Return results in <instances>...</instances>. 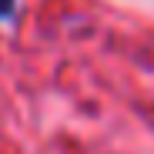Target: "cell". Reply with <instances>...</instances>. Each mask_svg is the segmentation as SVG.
I'll return each instance as SVG.
<instances>
[{"label":"cell","mask_w":154,"mask_h":154,"mask_svg":"<svg viewBox=\"0 0 154 154\" xmlns=\"http://www.w3.org/2000/svg\"><path fill=\"white\" fill-rule=\"evenodd\" d=\"M14 7H17V0H0V17H10Z\"/></svg>","instance_id":"cell-1"}]
</instances>
